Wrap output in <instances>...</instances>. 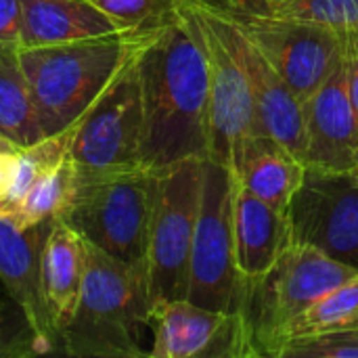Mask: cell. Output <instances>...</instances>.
<instances>
[{"instance_id": "cell-31", "label": "cell", "mask_w": 358, "mask_h": 358, "mask_svg": "<svg viewBox=\"0 0 358 358\" xmlns=\"http://www.w3.org/2000/svg\"><path fill=\"white\" fill-rule=\"evenodd\" d=\"M19 147L17 145H13L8 138H4L2 134H0V151H17Z\"/></svg>"}, {"instance_id": "cell-7", "label": "cell", "mask_w": 358, "mask_h": 358, "mask_svg": "<svg viewBox=\"0 0 358 358\" xmlns=\"http://www.w3.org/2000/svg\"><path fill=\"white\" fill-rule=\"evenodd\" d=\"M206 159H182L155 174L147 248L149 310L164 300L189 294L191 250L201 199Z\"/></svg>"}, {"instance_id": "cell-10", "label": "cell", "mask_w": 358, "mask_h": 358, "mask_svg": "<svg viewBox=\"0 0 358 358\" xmlns=\"http://www.w3.org/2000/svg\"><path fill=\"white\" fill-rule=\"evenodd\" d=\"M292 239L358 268V176L306 168L289 210Z\"/></svg>"}, {"instance_id": "cell-27", "label": "cell", "mask_w": 358, "mask_h": 358, "mask_svg": "<svg viewBox=\"0 0 358 358\" xmlns=\"http://www.w3.org/2000/svg\"><path fill=\"white\" fill-rule=\"evenodd\" d=\"M273 358H358V331H331L289 340Z\"/></svg>"}, {"instance_id": "cell-13", "label": "cell", "mask_w": 358, "mask_h": 358, "mask_svg": "<svg viewBox=\"0 0 358 358\" xmlns=\"http://www.w3.org/2000/svg\"><path fill=\"white\" fill-rule=\"evenodd\" d=\"M151 358H248L239 315L203 308L191 300L151 306Z\"/></svg>"}, {"instance_id": "cell-22", "label": "cell", "mask_w": 358, "mask_h": 358, "mask_svg": "<svg viewBox=\"0 0 358 358\" xmlns=\"http://www.w3.org/2000/svg\"><path fill=\"white\" fill-rule=\"evenodd\" d=\"M358 323V275L350 281L338 285L336 289L321 296L304 313H300L275 342V352L289 340L331 334V331H352Z\"/></svg>"}, {"instance_id": "cell-21", "label": "cell", "mask_w": 358, "mask_h": 358, "mask_svg": "<svg viewBox=\"0 0 358 358\" xmlns=\"http://www.w3.org/2000/svg\"><path fill=\"white\" fill-rule=\"evenodd\" d=\"M76 166L67 153L27 191V195L19 203L0 208V214L10 218L21 229H31L36 224L50 222L63 216V212L67 210L76 191Z\"/></svg>"}, {"instance_id": "cell-8", "label": "cell", "mask_w": 358, "mask_h": 358, "mask_svg": "<svg viewBox=\"0 0 358 358\" xmlns=\"http://www.w3.org/2000/svg\"><path fill=\"white\" fill-rule=\"evenodd\" d=\"M141 48L126 61V65L76 124L69 157L78 176H101L143 168Z\"/></svg>"}, {"instance_id": "cell-26", "label": "cell", "mask_w": 358, "mask_h": 358, "mask_svg": "<svg viewBox=\"0 0 358 358\" xmlns=\"http://www.w3.org/2000/svg\"><path fill=\"white\" fill-rule=\"evenodd\" d=\"M124 29H153L176 13V0H92Z\"/></svg>"}, {"instance_id": "cell-5", "label": "cell", "mask_w": 358, "mask_h": 358, "mask_svg": "<svg viewBox=\"0 0 358 358\" xmlns=\"http://www.w3.org/2000/svg\"><path fill=\"white\" fill-rule=\"evenodd\" d=\"M153 193L155 172L143 168L78 176L73 197L59 218L105 254L147 273Z\"/></svg>"}, {"instance_id": "cell-17", "label": "cell", "mask_w": 358, "mask_h": 358, "mask_svg": "<svg viewBox=\"0 0 358 358\" xmlns=\"http://www.w3.org/2000/svg\"><path fill=\"white\" fill-rule=\"evenodd\" d=\"M235 262L243 281L260 279L292 243L287 212L273 208L239 187L233 178Z\"/></svg>"}, {"instance_id": "cell-25", "label": "cell", "mask_w": 358, "mask_h": 358, "mask_svg": "<svg viewBox=\"0 0 358 358\" xmlns=\"http://www.w3.org/2000/svg\"><path fill=\"white\" fill-rule=\"evenodd\" d=\"M55 355L31 325L27 313L0 281V358H31Z\"/></svg>"}, {"instance_id": "cell-20", "label": "cell", "mask_w": 358, "mask_h": 358, "mask_svg": "<svg viewBox=\"0 0 358 358\" xmlns=\"http://www.w3.org/2000/svg\"><path fill=\"white\" fill-rule=\"evenodd\" d=\"M17 52H0V134L23 149L44 134Z\"/></svg>"}, {"instance_id": "cell-19", "label": "cell", "mask_w": 358, "mask_h": 358, "mask_svg": "<svg viewBox=\"0 0 358 358\" xmlns=\"http://www.w3.org/2000/svg\"><path fill=\"white\" fill-rule=\"evenodd\" d=\"M21 48L111 36L124 29L92 0H21Z\"/></svg>"}, {"instance_id": "cell-30", "label": "cell", "mask_w": 358, "mask_h": 358, "mask_svg": "<svg viewBox=\"0 0 358 358\" xmlns=\"http://www.w3.org/2000/svg\"><path fill=\"white\" fill-rule=\"evenodd\" d=\"M346 63H348V99L358 126V57L346 59Z\"/></svg>"}, {"instance_id": "cell-28", "label": "cell", "mask_w": 358, "mask_h": 358, "mask_svg": "<svg viewBox=\"0 0 358 358\" xmlns=\"http://www.w3.org/2000/svg\"><path fill=\"white\" fill-rule=\"evenodd\" d=\"M21 0H0V52H17L21 48Z\"/></svg>"}, {"instance_id": "cell-9", "label": "cell", "mask_w": 358, "mask_h": 358, "mask_svg": "<svg viewBox=\"0 0 358 358\" xmlns=\"http://www.w3.org/2000/svg\"><path fill=\"white\" fill-rule=\"evenodd\" d=\"M233 191L231 170L206 159L187 300L203 308L239 315L243 279L235 262Z\"/></svg>"}, {"instance_id": "cell-3", "label": "cell", "mask_w": 358, "mask_h": 358, "mask_svg": "<svg viewBox=\"0 0 358 358\" xmlns=\"http://www.w3.org/2000/svg\"><path fill=\"white\" fill-rule=\"evenodd\" d=\"M86 275L71 321L61 336L67 357L141 358V329L149 325L147 273L86 241Z\"/></svg>"}, {"instance_id": "cell-15", "label": "cell", "mask_w": 358, "mask_h": 358, "mask_svg": "<svg viewBox=\"0 0 358 358\" xmlns=\"http://www.w3.org/2000/svg\"><path fill=\"white\" fill-rule=\"evenodd\" d=\"M48 227L50 222L21 229L0 214V281L27 313L31 325L52 352H61V342L50 325L40 292V252Z\"/></svg>"}, {"instance_id": "cell-14", "label": "cell", "mask_w": 358, "mask_h": 358, "mask_svg": "<svg viewBox=\"0 0 358 358\" xmlns=\"http://www.w3.org/2000/svg\"><path fill=\"white\" fill-rule=\"evenodd\" d=\"M306 168L357 172L358 126L348 99V63L342 57L321 86L302 101Z\"/></svg>"}, {"instance_id": "cell-12", "label": "cell", "mask_w": 358, "mask_h": 358, "mask_svg": "<svg viewBox=\"0 0 358 358\" xmlns=\"http://www.w3.org/2000/svg\"><path fill=\"white\" fill-rule=\"evenodd\" d=\"M191 2L206 17V21L218 34L222 44L229 48L231 57L241 67L250 92L254 96L262 130L304 162L306 134L302 101L298 99V94L292 90V86L285 82L279 69L268 61V57L258 46H254L245 36H241L231 23H227L210 8L201 6L195 0Z\"/></svg>"}, {"instance_id": "cell-34", "label": "cell", "mask_w": 358, "mask_h": 358, "mask_svg": "<svg viewBox=\"0 0 358 358\" xmlns=\"http://www.w3.org/2000/svg\"><path fill=\"white\" fill-rule=\"evenodd\" d=\"M355 174H357V176H358V168H357V172H355Z\"/></svg>"}, {"instance_id": "cell-16", "label": "cell", "mask_w": 358, "mask_h": 358, "mask_svg": "<svg viewBox=\"0 0 358 358\" xmlns=\"http://www.w3.org/2000/svg\"><path fill=\"white\" fill-rule=\"evenodd\" d=\"M86 256V239L63 218L50 220L40 252V292L59 342L82 294Z\"/></svg>"}, {"instance_id": "cell-18", "label": "cell", "mask_w": 358, "mask_h": 358, "mask_svg": "<svg viewBox=\"0 0 358 358\" xmlns=\"http://www.w3.org/2000/svg\"><path fill=\"white\" fill-rule=\"evenodd\" d=\"M231 174L248 193L281 212H287L304 180L306 164L279 141L260 132L245 143L231 168Z\"/></svg>"}, {"instance_id": "cell-29", "label": "cell", "mask_w": 358, "mask_h": 358, "mask_svg": "<svg viewBox=\"0 0 358 358\" xmlns=\"http://www.w3.org/2000/svg\"><path fill=\"white\" fill-rule=\"evenodd\" d=\"M17 151H0V201H4V197H6V193L10 189L15 162H17Z\"/></svg>"}, {"instance_id": "cell-33", "label": "cell", "mask_w": 358, "mask_h": 358, "mask_svg": "<svg viewBox=\"0 0 358 358\" xmlns=\"http://www.w3.org/2000/svg\"><path fill=\"white\" fill-rule=\"evenodd\" d=\"M352 331H358V323H357V327H355V329H352Z\"/></svg>"}, {"instance_id": "cell-23", "label": "cell", "mask_w": 358, "mask_h": 358, "mask_svg": "<svg viewBox=\"0 0 358 358\" xmlns=\"http://www.w3.org/2000/svg\"><path fill=\"white\" fill-rule=\"evenodd\" d=\"M266 6L325 27L336 36L344 59L358 57V0H289L279 6Z\"/></svg>"}, {"instance_id": "cell-4", "label": "cell", "mask_w": 358, "mask_h": 358, "mask_svg": "<svg viewBox=\"0 0 358 358\" xmlns=\"http://www.w3.org/2000/svg\"><path fill=\"white\" fill-rule=\"evenodd\" d=\"M358 268L294 241L256 281H243L239 319L248 358H271L283 329L321 296L357 277Z\"/></svg>"}, {"instance_id": "cell-2", "label": "cell", "mask_w": 358, "mask_h": 358, "mask_svg": "<svg viewBox=\"0 0 358 358\" xmlns=\"http://www.w3.org/2000/svg\"><path fill=\"white\" fill-rule=\"evenodd\" d=\"M153 29L19 48V65L27 80L42 134L50 136L73 126L126 61L151 38Z\"/></svg>"}, {"instance_id": "cell-11", "label": "cell", "mask_w": 358, "mask_h": 358, "mask_svg": "<svg viewBox=\"0 0 358 358\" xmlns=\"http://www.w3.org/2000/svg\"><path fill=\"white\" fill-rule=\"evenodd\" d=\"M195 23L210 71V155L208 159L233 168L245 143L264 132L248 80L218 34L191 0H178Z\"/></svg>"}, {"instance_id": "cell-1", "label": "cell", "mask_w": 358, "mask_h": 358, "mask_svg": "<svg viewBox=\"0 0 358 358\" xmlns=\"http://www.w3.org/2000/svg\"><path fill=\"white\" fill-rule=\"evenodd\" d=\"M143 92L141 166L162 172L182 159L210 155V71L195 23L176 13L138 52Z\"/></svg>"}, {"instance_id": "cell-6", "label": "cell", "mask_w": 358, "mask_h": 358, "mask_svg": "<svg viewBox=\"0 0 358 358\" xmlns=\"http://www.w3.org/2000/svg\"><path fill=\"white\" fill-rule=\"evenodd\" d=\"M258 46L300 101L308 99L342 59L340 44L325 27L281 15L260 0H195Z\"/></svg>"}, {"instance_id": "cell-24", "label": "cell", "mask_w": 358, "mask_h": 358, "mask_svg": "<svg viewBox=\"0 0 358 358\" xmlns=\"http://www.w3.org/2000/svg\"><path fill=\"white\" fill-rule=\"evenodd\" d=\"M76 124L57 132V134L44 136V138L36 141L34 145L17 151L13 182H10V189H8L4 201H0V208H8V206L19 203L27 195V191L69 153L71 138L76 132Z\"/></svg>"}, {"instance_id": "cell-32", "label": "cell", "mask_w": 358, "mask_h": 358, "mask_svg": "<svg viewBox=\"0 0 358 358\" xmlns=\"http://www.w3.org/2000/svg\"><path fill=\"white\" fill-rule=\"evenodd\" d=\"M264 4H271V6H279V4H285V2H289V0H262Z\"/></svg>"}]
</instances>
